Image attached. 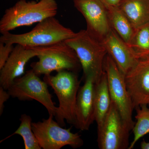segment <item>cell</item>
Listing matches in <instances>:
<instances>
[{
  "label": "cell",
  "mask_w": 149,
  "mask_h": 149,
  "mask_svg": "<svg viewBox=\"0 0 149 149\" xmlns=\"http://www.w3.org/2000/svg\"><path fill=\"white\" fill-rule=\"evenodd\" d=\"M58 9L55 0H40L39 2L19 0L5 11L0 20V32L2 34L17 27L39 23L55 16Z\"/></svg>",
  "instance_id": "6da1fadb"
},
{
  "label": "cell",
  "mask_w": 149,
  "mask_h": 149,
  "mask_svg": "<svg viewBox=\"0 0 149 149\" xmlns=\"http://www.w3.org/2000/svg\"><path fill=\"white\" fill-rule=\"evenodd\" d=\"M76 34L72 29L62 25L55 17H52L39 22L27 33H3L0 37V42L27 47H45L64 42L74 37Z\"/></svg>",
  "instance_id": "7a4b0ae2"
},
{
  "label": "cell",
  "mask_w": 149,
  "mask_h": 149,
  "mask_svg": "<svg viewBox=\"0 0 149 149\" xmlns=\"http://www.w3.org/2000/svg\"><path fill=\"white\" fill-rule=\"evenodd\" d=\"M44 80L53 89L58 100L56 121L62 127L65 125V121L74 126L76 99L80 83L76 72L63 70L54 76L45 75Z\"/></svg>",
  "instance_id": "3957f363"
},
{
  "label": "cell",
  "mask_w": 149,
  "mask_h": 149,
  "mask_svg": "<svg viewBox=\"0 0 149 149\" xmlns=\"http://www.w3.org/2000/svg\"><path fill=\"white\" fill-rule=\"evenodd\" d=\"M74 50L83 69L84 79L93 77L95 83L104 71V63L107 52L101 42L86 30H81L64 41Z\"/></svg>",
  "instance_id": "277c9868"
},
{
  "label": "cell",
  "mask_w": 149,
  "mask_h": 149,
  "mask_svg": "<svg viewBox=\"0 0 149 149\" xmlns=\"http://www.w3.org/2000/svg\"><path fill=\"white\" fill-rule=\"evenodd\" d=\"M38 61L31 65L34 72L40 75L51 74L53 71L68 70L76 72L81 64L74 50L65 42L45 46L37 56Z\"/></svg>",
  "instance_id": "5b68a950"
},
{
  "label": "cell",
  "mask_w": 149,
  "mask_h": 149,
  "mask_svg": "<svg viewBox=\"0 0 149 149\" xmlns=\"http://www.w3.org/2000/svg\"><path fill=\"white\" fill-rule=\"evenodd\" d=\"M47 83L40 79L32 69L16 78L8 91L11 97L20 101L35 100L43 105L49 116H55L57 107L52 100Z\"/></svg>",
  "instance_id": "8992f818"
},
{
  "label": "cell",
  "mask_w": 149,
  "mask_h": 149,
  "mask_svg": "<svg viewBox=\"0 0 149 149\" xmlns=\"http://www.w3.org/2000/svg\"><path fill=\"white\" fill-rule=\"evenodd\" d=\"M49 116L42 121L33 122L32 128L42 149H60L65 146L73 149L82 146L84 141L78 133L71 132V128H65Z\"/></svg>",
  "instance_id": "52a82bcc"
},
{
  "label": "cell",
  "mask_w": 149,
  "mask_h": 149,
  "mask_svg": "<svg viewBox=\"0 0 149 149\" xmlns=\"http://www.w3.org/2000/svg\"><path fill=\"white\" fill-rule=\"evenodd\" d=\"M104 70L107 73L111 100L117 107L125 124L132 130L135 124L132 116L134 108L126 88L124 75L108 54L104 61Z\"/></svg>",
  "instance_id": "ba28073f"
},
{
  "label": "cell",
  "mask_w": 149,
  "mask_h": 149,
  "mask_svg": "<svg viewBox=\"0 0 149 149\" xmlns=\"http://www.w3.org/2000/svg\"><path fill=\"white\" fill-rule=\"evenodd\" d=\"M130 131L111 100L109 111L101 127L97 129V142L99 148L128 149Z\"/></svg>",
  "instance_id": "9c48e42d"
},
{
  "label": "cell",
  "mask_w": 149,
  "mask_h": 149,
  "mask_svg": "<svg viewBox=\"0 0 149 149\" xmlns=\"http://www.w3.org/2000/svg\"><path fill=\"white\" fill-rule=\"evenodd\" d=\"M73 2L75 8L86 20L87 32L101 42L111 27L104 4L101 0H73Z\"/></svg>",
  "instance_id": "30bf717a"
},
{
  "label": "cell",
  "mask_w": 149,
  "mask_h": 149,
  "mask_svg": "<svg viewBox=\"0 0 149 149\" xmlns=\"http://www.w3.org/2000/svg\"><path fill=\"white\" fill-rule=\"evenodd\" d=\"M44 47L16 45L2 68L0 70V86L8 90L14 81L24 74L25 66L31 58L42 52Z\"/></svg>",
  "instance_id": "8fae6325"
},
{
  "label": "cell",
  "mask_w": 149,
  "mask_h": 149,
  "mask_svg": "<svg viewBox=\"0 0 149 149\" xmlns=\"http://www.w3.org/2000/svg\"><path fill=\"white\" fill-rule=\"evenodd\" d=\"M124 79L134 108L149 105V57L139 59Z\"/></svg>",
  "instance_id": "7c38bea8"
},
{
  "label": "cell",
  "mask_w": 149,
  "mask_h": 149,
  "mask_svg": "<svg viewBox=\"0 0 149 149\" xmlns=\"http://www.w3.org/2000/svg\"><path fill=\"white\" fill-rule=\"evenodd\" d=\"M95 80L89 77L79 88L75 106V128L82 131H87L95 121Z\"/></svg>",
  "instance_id": "4fadbf2b"
},
{
  "label": "cell",
  "mask_w": 149,
  "mask_h": 149,
  "mask_svg": "<svg viewBox=\"0 0 149 149\" xmlns=\"http://www.w3.org/2000/svg\"><path fill=\"white\" fill-rule=\"evenodd\" d=\"M101 43L124 75L139 61L128 44L112 27Z\"/></svg>",
  "instance_id": "5bb4252c"
},
{
  "label": "cell",
  "mask_w": 149,
  "mask_h": 149,
  "mask_svg": "<svg viewBox=\"0 0 149 149\" xmlns=\"http://www.w3.org/2000/svg\"><path fill=\"white\" fill-rule=\"evenodd\" d=\"M94 101L95 121L98 129L102 125L111 104L107 77L104 70L99 80L95 83Z\"/></svg>",
  "instance_id": "9a60e30c"
},
{
  "label": "cell",
  "mask_w": 149,
  "mask_h": 149,
  "mask_svg": "<svg viewBox=\"0 0 149 149\" xmlns=\"http://www.w3.org/2000/svg\"><path fill=\"white\" fill-rule=\"evenodd\" d=\"M118 7L135 29L149 22V0H122Z\"/></svg>",
  "instance_id": "2e32d148"
},
{
  "label": "cell",
  "mask_w": 149,
  "mask_h": 149,
  "mask_svg": "<svg viewBox=\"0 0 149 149\" xmlns=\"http://www.w3.org/2000/svg\"><path fill=\"white\" fill-rule=\"evenodd\" d=\"M105 6L112 28L128 45L133 37L135 28L118 6L106 5Z\"/></svg>",
  "instance_id": "e0dca14e"
},
{
  "label": "cell",
  "mask_w": 149,
  "mask_h": 149,
  "mask_svg": "<svg viewBox=\"0 0 149 149\" xmlns=\"http://www.w3.org/2000/svg\"><path fill=\"white\" fill-rule=\"evenodd\" d=\"M128 45L138 59L149 57V22L135 29Z\"/></svg>",
  "instance_id": "ac0fdd59"
},
{
  "label": "cell",
  "mask_w": 149,
  "mask_h": 149,
  "mask_svg": "<svg viewBox=\"0 0 149 149\" xmlns=\"http://www.w3.org/2000/svg\"><path fill=\"white\" fill-rule=\"evenodd\" d=\"M20 124L18 128L12 134L4 139L1 142L14 135H19L22 137L25 149H41L38 140L32 128V118L26 114H22Z\"/></svg>",
  "instance_id": "d6986e66"
},
{
  "label": "cell",
  "mask_w": 149,
  "mask_h": 149,
  "mask_svg": "<svg viewBox=\"0 0 149 149\" xmlns=\"http://www.w3.org/2000/svg\"><path fill=\"white\" fill-rule=\"evenodd\" d=\"M148 106L142 105L135 108L136 122L132 130L134 137L128 149H133L141 138L149 133V108Z\"/></svg>",
  "instance_id": "ffe728a7"
},
{
  "label": "cell",
  "mask_w": 149,
  "mask_h": 149,
  "mask_svg": "<svg viewBox=\"0 0 149 149\" xmlns=\"http://www.w3.org/2000/svg\"><path fill=\"white\" fill-rule=\"evenodd\" d=\"M13 45L0 42V70L2 68L13 51Z\"/></svg>",
  "instance_id": "44dd1931"
},
{
  "label": "cell",
  "mask_w": 149,
  "mask_h": 149,
  "mask_svg": "<svg viewBox=\"0 0 149 149\" xmlns=\"http://www.w3.org/2000/svg\"><path fill=\"white\" fill-rule=\"evenodd\" d=\"M11 97L8 90L0 86V116L2 115L5 107V103Z\"/></svg>",
  "instance_id": "7402d4cb"
},
{
  "label": "cell",
  "mask_w": 149,
  "mask_h": 149,
  "mask_svg": "<svg viewBox=\"0 0 149 149\" xmlns=\"http://www.w3.org/2000/svg\"><path fill=\"white\" fill-rule=\"evenodd\" d=\"M106 5L118 6L122 0H101Z\"/></svg>",
  "instance_id": "603a6c76"
},
{
  "label": "cell",
  "mask_w": 149,
  "mask_h": 149,
  "mask_svg": "<svg viewBox=\"0 0 149 149\" xmlns=\"http://www.w3.org/2000/svg\"><path fill=\"white\" fill-rule=\"evenodd\" d=\"M141 148L142 149H149V142H147L143 140L141 143Z\"/></svg>",
  "instance_id": "cb8c5ba5"
}]
</instances>
